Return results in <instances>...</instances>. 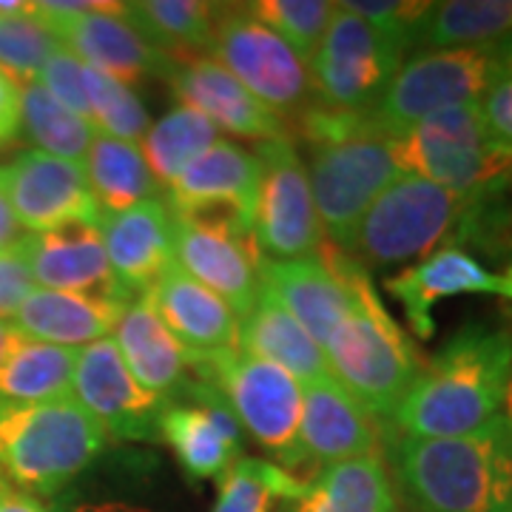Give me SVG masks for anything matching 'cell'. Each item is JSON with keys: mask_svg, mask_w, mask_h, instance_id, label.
Returning <instances> with one entry per match:
<instances>
[{"mask_svg": "<svg viewBox=\"0 0 512 512\" xmlns=\"http://www.w3.org/2000/svg\"><path fill=\"white\" fill-rule=\"evenodd\" d=\"M279 512H399V493L382 450L313 473Z\"/></svg>", "mask_w": 512, "mask_h": 512, "instance_id": "29", "label": "cell"}, {"mask_svg": "<svg viewBox=\"0 0 512 512\" xmlns=\"http://www.w3.org/2000/svg\"><path fill=\"white\" fill-rule=\"evenodd\" d=\"M356 18H362L379 35L399 43L404 52L413 49L421 20L430 12V3L416 0H348L342 3Z\"/></svg>", "mask_w": 512, "mask_h": 512, "instance_id": "41", "label": "cell"}, {"mask_svg": "<svg viewBox=\"0 0 512 512\" xmlns=\"http://www.w3.org/2000/svg\"><path fill=\"white\" fill-rule=\"evenodd\" d=\"M55 35L35 18H0V69L20 86L37 80L43 63L55 52Z\"/></svg>", "mask_w": 512, "mask_h": 512, "instance_id": "40", "label": "cell"}, {"mask_svg": "<svg viewBox=\"0 0 512 512\" xmlns=\"http://www.w3.org/2000/svg\"><path fill=\"white\" fill-rule=\"evenodd\" d=\"M23 239H26V231L20 228V222L18 217H15V211H12L9 200L0 194V251L18 248Z\"/></svg>", "mask_w": 512, "mask_h": 512, "instance_id": "46", "label": "cell"}, {"mask_svg": "<svg viewBox=\"0 0 512 512\" xmlns=\"http://www.w3.org/2000/svg\"><path fill=\"white\" fill-rule=\"evenodd\" d=\"M194 376L220 390L237 416L239 427L271 456L274 464L299 476L305 464L299 421H302V384L282 367L242 350H228L208 362L191 365Z\"/></svg>", "mask_w": 512, "mask_h": 512, "instance_id": "6", "label": "cell"}, {"mask_svg": "<svg viewBox=\"0 0 512 512\" xmlns=\"http://www.w3.org/2000/svg\"><path fill=\"white\" fill-rule=\"evenodd\" d=\"M128 299L97 296V293H69L35 288L15 313V328L46 345L86 348L92 342L109 339Z\"/></svg>", "mask_w": 512, "mask_h": 512, "instance_id": "27", "label": "cell"}, {"mask_svg": "<svg viewBox=\"0 0 512 512\" xmlns=\"http://www.w3.org/2000/svg\"><path fill=\"white\" fill-rule=\"evenodd\" d=\"M128 373L143 390L157 399H171L191 379V362L180 342L165 328L151 296H134L120 313V322L111 333Z\"/></svg>", "mask_w": 512, "mask_h": 512, "instance_id": "26", "label": "cell"}, {"mask_svg": "<svg viewBox=\"0 0 512 512\" xmlns=\"http://www.w3.org/2000/svg\"><path fill=\"white\" fill-rule=\"evenodd\" d=\"M20 134V83L0 69V146Z\"/></svg>", "mask_w": 512, "mask_h": 512, "instance_id": "45", "label": "cell"}, {"mask_svg": "<svg viewBox=\"0 0 512 512\" xmlns=\"http://www.w3.org/2000/svg\"><path fill=\"white\" fill-rule=\"evenodd\" d=\"M106 441L74 399L0 402V481L29 495H55L92 467Z\"/></svg>", "mask_w": 512, "mask_h": 512, "instance_id": "4", "label": "cell"}, {"mask_svg": "<svg viewBox=\"0 0 512 512\" xmlns=\"http://www.w3.org/2000/svg\"><path fill=\"white\" fill-rule=\"evenodd\" d=\"M262 177L256 188L251 237L262 259L288 262L322 251L325 234L313 205L308 168L291 134L259 143Z\"/></svg>", "mask_w": 512, "mask_h": 512, "instance_id": "14", "label": "cell"}, {"mask_svg": "<svg viewBox=\"0 0 512 512\" xmlns=\"http://www.w3.org/2000/svg\"><path fill=\"white\" fill-rule=\"evenodd\" d=\"M308 151L311 163L305 168L322 234L328 245L342 251L370 205L402 177V171L390 140L382 134H362Z\"/></svg>", "mask_w": 512, "mask_h": 512, "instance_id": "9", "label": "cell"}, {"mask_svg": "<svg viewBox=\"0 0 512 512\" xmlns=\"http://www.w3.org/2000/svg\"><path fill=\"white\" fill-rule=\"evenodd\" d=\"M402 174L473 197L512 171V148L495 143L478 103L436 111L390 140Z\"/></svg>", "mask_w": 512, "mask_h": 512, "instance_id": "7", "label": "cell"}, {"mask_svg": "<svg viewBox=\"0 0 512 512\" xmlns=\"http://www.w3.org/2000/svg\"><path fill=\"white\" fill-rule=\"evenodd\" d=\"M450 242L490 259L498 268H512V171L467 200Z\"/></svg>", "mask_w": 512, "mask_h": 512, "instance_id": "36", "label": "cell"}, {"mask_svg": "<svg viewBox=\"0 0 512 512\" xmlns=\"http://www.w3.org/2000/svg\"><path fill=\"white\" fill-rule=\"evenodd\" d=\"M239 350L291 373L302 387L333 379L322 345L293 319L268 288L239 322Z\"/></svg>", "mask_w": 512, "mask_h": 512, "instance_id": "28", "label": "cell"}, {"mask_svg": "<svg viewBox=\"0 0 512 512\" xmlns=\"http://www.w3.org/2000/svg\"><path fill=\"white\" fill-rule=\"evenodd\" d=\"M23 254L37 288L128 299L111 276L100 222L80 220L43 234H26Z\"/></svg>", "mask_w": 512, "mask_h": 512, "instance_id": "23", "label": "cell"}, {"mask_svg": "<svg viewBox=\"0 0 512 512\" xmlns=\"http://www.w3.org/2000/svg\"><path fill=\"white\" fill-rule=\"evenodd\" d=\"M20 342H23V333L15 328V322L0 319V365L12 356V350L18 348Z\"/></svg>", "mask_w": 512, "mask_h": 512, "instance_id": "48", "label": "cell"}, {"mask_svg": "<svg viewBox=\"0 0 512 512\" xmlns=\"http://www.w3.org/2000/svg\"><path fill=\"white\" fill-rule=\"evenodd\" d=\"M0 512H46L35 495L23 493L18 487L0 481Z\"/></svg>", "mask_w": 512, "mask_h": 512, "instance_id": "47", "label": "cell"}, {"mask_svg": "<svg viewBox=\"0 0 512 512\" xmlns=\"http://www.w3.org/2000/svg\"><path fill=\"white\" fill-rule=\"evenodd\" d=\"M77 353L80 350L23 336L12 356L0 365V402L46 404L72 399Z\"/></svg>", "mask_w": 512, "mask_h": 512, "instance_id": "33", "label": "cell"}, {"mask_svg": "<svg viewBox=\"0 0 512 512\" xmlns=\"http://www.w3.org/2000/svg\"><path fill=\"white\" fill-rule=\"evenodd\" d=\"M148 296L191 365H200L239 348L237 313L217 293L191 279L183 268L171 265L154 282Z\"/></svg>", "mask_w": 512, "mask_h": 512, "instance_id": "22", "label": "cell"}, {"mask_svg": "<svg viewBox=\"0 0 512 512\" xmlns=\"http://www.w3.org/2000/svg\"><path fill=\"white\" fill-rule=\"evenodd\" d=\"M387 293L402 305L404 319L419 339H433V308L453 296H498L512 302V268H490L481 256L444 242L421 262L384 279Z\"/></svg>", "mask_w": 512, "mask_h": 512, "instance_id": "16", "label": "cell"}, {"mask_svg": "<svg viewBox=\"0 0 512 512\" xmlns=\"http://www.w3.org/2000/svg\"><path fill=\"white\" fill-rule=\"evenodd\" d=\"M72 399L100 424L106 439L146 441L157 436L163 399L134 382L111 336L80 348Z\"/></svg>", "mask_w": 512, "mask_h": 512, "instance_id": "19", "label": "cell"}, {"mask_svg": "<svg viewBox=\"0 0 512 512\" xmlns=\"http://www.w3.org/2000/svg\"><path fill=\"white\" fill-rule=\"evenodd\" d=\"M262 157L234 140H220L165 188L171 214L200 208H231L251 222Z\"/></svg>", "mask_w": 512, "mask_h": 512, "instance_id": "25", "label": "cell"}, {"mask_svg": "<svg viewBox=\"0 0 512 512\" xmlns=\"http://www.w3.org/2000/svg\"><path fill=\"white\" fill-rule=\"evenodd\" d=\"M322 350L333 382L345 387L379 424H390L424 362L413 339L382 305L365 268L356 274L353 305L330 330Z\"/></svg>", "mask_w": 512, "mask_h": 512, "instance_id": "3", "label": "cell"}, {"mask_svg": "<svg viewBox=\"0 0 512 512\" xmlns=\"http://www.w3.org/2000/svg\"><path fill=\"white\" fill-rule=\"evenodd\" d=\"M507 66L501 43L467 49H424L393 74L370 120L387 140L404 134L436 111L478 103Z\"/></svg>", "mask_w": 512, "mask_h": 512, "instance_id": "8", "label": "cell"}, {"mask_svg": "<svg viewBox=\"0 0 512 512\" xmlns=\"http://www.w3.org/2000/svg\"><path fill=\"white\" fill-rule=\"evenodd\" d=\"M0 194L9 200L26 234H43L69 222H100L86 171L80 163L23 151L0 165Z\"/></svg>", "mask_w": 512, "mask_h": 512, "instance_id": "18", "label": "cell"}, {"mask_svg": "<svg viewBox=\"0 0 512 512\" xmlns=\"http://www.w3.org/2000/svg\"><path fill=\"white\" fill-rule=\"evenodd\" d=\"M35 279L23 254V242L18 248L0 251V319L12 322L26 296L35 291Z\"/></svg>", "mask_w": 512, "mask_h": 512, "instance_id": "43", "label": "cell"}, {"mask_svg": "<svg viewBox=\"0 0 512 512\" xmlns=\"http://www.w3.org/2000/svg\"><path fill=\"white\" fill-rule=\"evenodd\" d=\"M359 262H353L336 245H322V251L302 259L259 262L262 288L274 293L288 308L293 319L311 333L319 345H325L330 330L348 313L356 293Z\"/></svg>", "mask_w": 512, "mask_h": 512, "instance_id": "17", "label": "cell"}, {"mask_svg": "<svg viewBox=\"0 0 512 512\" xmlns=\"http://www.w3.org/2000/svg\"><path fill=\"white\" fill-rule=\"evenodd\" d=\"M83 171L94 202L100 208V217L126 211L146 200H157V194L163 191L148 168L143 148L106 134H94L83 160Z\"/></svg>", "mask_w": 512, "mask_h": 512, "instance_id": "31", "label": "cell"}, {"mask_svg": "<svg viewBox=\"0 0 512 512\" xmlns=\"http://www.w3.org/2000/svg\"><path fill=\"white\" fill-rule=\"evenodd\" d=\"M308 478L282 470L268 458L242 456L220 478V493L211 512H274L305 487Z\"/></svg>", "mask_w": 512, "mask_h": 512, "instance_id": "37", "label": "cell"}, {"mask_svg": "<svg viewBox=\"0 0 512 512\" xmlns=\"http://www.w3.org/2000/svg\"><path fill=\"white\" fill-rule=\"evenodd\" d=\"M35 18L83 66L120 83L165 77L168 57L126 20V3L114 0H40Z\"/></svg>", "mask_w": 512, "mask_h": 512, "instance_id": "12", "label": "cell"}, {"mask_svg": "<svg viewBox=\"0 0 512 512\" xmlns=\"http://www.w3.org/2000/svg\"><path fill=\"white\" fill-rule=\"evenodd\" d=\"M512 37V0H441L430 3L413 49L495 46Z\"/></svg>", "mask_w": 512, "mask_h": 512, "instance_id": "32", "label": "cell"}, {"mask_svg": "<svg viewBox=\"0 0 512 512\" xmlns=\"http://www.w3.org/2000/svg\"><path fill=\"white\" fill-rule=\"evenodd\" d=\"M379 427L382 424L333 379L302 387L299 441L305 464L313 467V473L348 458L376 453L382 444Z\"/></svg>", "mask_w": 512, "mask_h": 512, "instance_id": "24", "label": "cell"}, {"mask_svg": "<svg viewBox=\"0 0 512 512\" xmlns=\"http://www.w3.org/2000/svg\"><path fill=\"white\" fill-rule=\"evenodd\" d=\"M100 234L117 288L143 296L174 265V217L165 200H146L100 217Z\"/></svg>", "mask_w": 512, "mask_h": 512, "instance_id": "21", "label": "cell"}, {"mask_svg": "<svg viewBox=\"0 0 512 512\" xmlns=\"http://www.w3.org/2000/svg\"><path fill=\"white\" fill-rule=\"evenodd\" d=\"M399 43L370 29L342 3H336L333 18L319 49L308 60L311 74V103L336 111H370L393 74L404 63Z\"/></svg>", "mask_w": 512, "mask_h": 512, "instance_id": "10", "label": "cell"}, {"mask_svg": "<svg viewBox=\"0 0 512 512\" xmlns=\"http://www.w3.org/2000/svg\"><path fill=\"white\" fill-rule=\"evenodd\" d=\"M225 3L208 0H134L126 20L168 60L208 55Z\"/></svg>", "mask_w": 512, "mask_h": 512, "instance_id": "30", "label": "cell"}, {"mask_svg": "<svg viewBox=\"0 0 512 512\" xmlns=\"http://www.w3.org/2000/svg\"><path fill=\"white\" fill-rule=\"evenodd\" d=\"M220 128L197 109L177 106L157 123H151L143 137V157L160 188H168L188 165L202 157L214 143H220Z\"/></svg>", "mask_w": 512, "mask_h": 512, "instance_id": "34", "label": "cell"}, {"mask_svg": "<svg viewBox=\"0 0 512 512\" xmlns=\"http://www.w3.org/2000/svg\"><path fill=\"white\" fill-rule=\"evenodd\" d=\"M157 436L171 447L185 476L194 481H220L242 458L245 430L225 404L217 387L191 376L180 393L165 399Z\"/></svg>", "mask_w": 512, "mask_h": 512, "instance_id": "15", "label": "cell"}, {"mask_svg": "<svg viewBox=\"0 0 512 512\" xmlns=\"http://www.w3.org/2000/svg\"><path fill=\"white\" fill-rule=\"evenodd\" d=\"M467 200L450 188L402 174L370 205L342 251L367 274L410 268L453 239Z\"/></svg>", "mask_w": 512, "mask_h": 512, "instance_id": "5", "label": "cell"}, {"mask_svg": "<svg viewBox=\"0 0 512 512\" xmlns=\"http://www.w3.org/2000/svg\"><path fill=\"white\" fill-rule=\"evenodd\" d=\"M245 9L262 26H268L276 37H282L296 52V57L308 63L328 32L336 3L330 0H256V3H245Z\"/></svg>", "mask_w": 512, "mask_h": 512, "instance_id": "39", "label": "cell"}, {"mask_svg": "<svg viewBox=\"0 0 512 512\" xmlns=\"http://www.w3.org/2000/svg\"><path fill=\"white\" fill-rule=\"evenodd\" d=\"M208 57L217 60L265 109L279 114L282 120H293L311 103L308 63L296 57L291 46L268 26H262L245 6L225 3Z\"/></svg>", "mask_w": 512, "mask_h": 512, "instance_id": "13", "label": "cell"}, {"mask_svg": "<svg viewBox=\"0 0 512 512\" xmlns=\"http://www.w3.org/2000/svg\"><path fill=\"white\" fill-rule=\"evenodd\" d=\"M501 49L507 52V57H512V37H507V40H501Z\"/></svg>", "mask_w": 512, "mask_h": 512, "instance_id": "50", "label": "cell"}, {"mask_svg": "<svg viewBox=\"0 0 512 512\" xmlns=\"http://www.w3.org/2000/svg\"><path fill=\"white\" fill-rule=\"evenodd\" d=\"M20 131L40 154L80 165L97 134L89 120L63 109L37 80L20 86Z\"/></svg>", "mask_w": 512, "mask_h": 512, "instance_id": "35", "label": "cell"}, {"mask_svg": "<svg viewBox=\"0 0 512 512\" xmlns=\"http://www.w3.org/2000/svg\"><path fill=\"white\" fill-rule=\"evenodd\" d=\"M504 416L510 421V430H512V387H510V396H507V404H504Z\"/></svg>", "mask_w": 512, "mask_h": 512, "instance_id": "49", "label": "cell"}, {"mask_svg": "<svg viewBox=\"0 0 512 512\" xmlns=\"http://www.w3.org/2000/svg\"><path fill=\"white\" fill-rule=\"evenodd\" d=\"M478 109L484 114V123L495 143L512 148V57H507V66L478 100Z\"/></svg>", "mask_w": 512, "mask_h": 512, "instance_id": "44", "label": "cell"}, {"mask_svg": "<svg viewBox=\"0 0 512 512\" xmlns=\"http://www.w3.org/2000/svg\"><path fill=\"white\" fill-rule=\"evenodd\" d=\"M171 217L174 265L217 293L242 322L262 291V256L251 237V222L231 208H200Z\"/></svg>", "mask_w": 512, "mask_h": 512, "instance_id": "11", "label": "cell"}, {"mask_svg": "<svg viewBox=\"0 0 512 512\" xmlns=\"http://www.w3.org/2000/svg\"><path fill=\"white\" fill-rule=\"evenodd\" d=\"M396 490L416 512H512V430L495 416L453 439L390 444Z\"/></svg>", "mask_w": 512, "mask_h": 512, "instance_id": "2", "label": "cell"}, {"mask_svg": "<svg viewBox=\"0 0 512 512\" xmlns=\"http://www.w3.org/2000/svg\"><path fill=\"white\" fill-rule=\"evenodd\" d=\"M165 80L171 92L177 94L180 106L200 111L202 117L220 128V134L228 131L242 140H254L256 146L288 134V126L279 114L265 109L254 94L208 55L171 60Z\"/></svg>", "mask_w": 512, "mask_h": 512, "instance_id": "20", "label": "cell"}, {"mask_svg": "<svg viewBox=\"0 0 512 512\" xmlns=\"http://www.w3.org/2000/svg\"><path fill=\"white\" fill-rule=\"evenodd\" d=\"M83 80H86V100H89V123L94 131L140 146L151 128V117L143 100L131 92V86L114 80L109 74L94 72L89 66H83Z\"/></svg>", "mask_w": 512, "mask_h": 512, "instance_id": "38", "label": "cell"}, {"mask_svg": "<svg viewBox=\"0 0 512 512\" xmlns=\"http://www.w3.org/2000/svg\"><path fill=\"white\" fill-rule=\"evenodd\" d=\"M37 83L46 92L55 97L63 109L74 111L77 117L89 120V100H86V80H83V63L66 52L63 46H57L43 63V69L37 74Z\"/></svg>", "mask_w": 512, "mask_h": 512, "instance_id": "42", "label": "cell"}, {"mask_svg": "<svg viewBox=\"0 0 512 512\" xmlns=\"http://www.w3.org/2000/svg\"><path fill=\"white\" fill-rule=\"evenodd\" d=\"M510 387L512 333L467 322L421 362L390 427L404 439L464 436L504 413Z\"/></svg>", "mask_w": 512, "mask_h": 512, "instance_id": "1", "label": "cell"}]
</instances>
